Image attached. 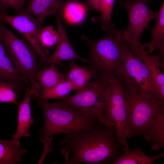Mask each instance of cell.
I'll use <instances>...</instances> for the list:
<instances>
[{
  "instance_id": "obj_1",
  "label": "cell",
  "mask_w": 164,
  "mask_h": 164,
  "mask_svg": "<svg viewBox=\"0 0 164 164\" xmlns=\"http://www.w3.org/2000/svg\"><path fill=\"white\" fill-rule=\"evenodd\" d=\"M114 126L104 125L69 137L59 144L69 149L72 157L69 164H110L121 154L123 146L116 141Z\"/></svg>"
},
{
  "instance_id": "obj_2",
  "label": "cell",
  "mask_w": 164,
  "mask_h": 164,
  "mask_svg": "<svg viewBox=\"0 0 164 164\" xmlns=\"http://www.w3.org/2000/svg\"><path fill=\"white\" fill-rule=\"evenodd\" d=\"M36 102L42 109L45 118L44 125L38 131L41 142L59 134L69 137L103 125L94 119L83 116L58 99L53 103L48 100Z\"/></svg>"
},
{
  "instance_id": "obj_3",
  "label": "cell",
  "mask_w": 164,
  "mask_h": 164,
  "mask_svg": "<svg viewBox=\"0 0 164 164\" xmlns=\"http://www.w3.org/2000/svg\"><path fill=\"white\" fill-rule=\"evenodd\" d=\"M81 38L89 48L86 58L88 67L98 76L115 75L121 66L124 57L121 31L114 28L104 37L95 40L84 35Z\"/></svg>"
},
{
  "instance_id": "obj_4",
  "label": "cell",
  "mask_w": 164,
  "mask_h": 164,
  "mask_svg": "<svg viewBox=\"0 0 164 164\" xmlns=\"http://www.w3.org/2000/svg\"><path fill=\"white\" fill-rule=\"evenodd\" d=\"M124 57L121 66L115 75L124 89L153 99H164L160 95L151 74L142 60L122 39Z\"/></svg>"
},
{
  "instance_id": "obj_5",
  "label": "cell",
  "mask_w": 164,
  "mask_h": 164,
  "mask_svg": "<svg viewBox=\"0 0 164 164\" xmlns=\"http://www.w3.org/2000/svg\"><path fill=\"white\" fill-rule=\"evenodd\" d=\"M0 37L17 72L27 80L37 97L40 90L36 74L41 70L38 55L23 39H20L0 22Z\"/></svg>"
},
{
  "instance_id": "obj_6",
  "label": "cell",
  "mask_w": 164,
  "mask_h": 164,
  "mask_svg": "<svg viewBox=\"0 0 164 164\" xmlns=\"http://www.w3.org/2000/svg\"><path fill=\"white\" fill-rule=\"evenodd\" d=\"M123 89L128 105L126 124L127 138L142 136L149 142L148 131L150 123L155 114L164 111V99L146 98Z\"/></svg>"
},
{
  "instance_id": "obj_7",
  "label": "cell",
  "mask_w": 164,
  "mask_h": 164,
  "mask_svg": "<svg viewBox=\"0 0 164 164\" xmlns=\"http://www.w3.org/2000/svg\"><path fill=\"white\" fill-rule=\"evenodd\" d=\"M94 79L76 94L58 100L83 116L94 119L102 125L115 126L114 124L106 117L104 112V79L97 75Z\"/></svg>"
},
{
  "instance_id": "obj_8",
  "label": "cell",
  "mask_w": 164,
  "mask_h": 164,
  "mask_svg": "<svg viewBox=\"0 0 164 164\" xmlns=\"http://www.w3.org/2000/svg\"><path fill=\"white\" fill-rule=\"evenodd\" d=\"M103 108L106 117L115 124L116 141L128 146L126 132L128 105L121 81L116 75L104 77Z\"/></svg>"
},
{
  "instance_id": "obj_9",
  "label": "cell",
  "mask_w": 164,
  "mask_h": 164,
  "mask_svg": "<svg viewBox=\"0 0 164 164\" xmlns=\"http://www.w3.org/2000/svg\"><path fill=\"white\" fill-rule=\"evenodd\" d=\"M147 0H118V2L127 11L128 23L127 27L121 31L122 38L130 46L132 50L142 47L140 38L149 23L157 18L158 12L151 10L147 4Z\"/></svg>"
},
{
  "instance_id": "obj_10",
  "label": "cell",
  "mask_w": 164,
  "mask_h": 164,
  "mask_svg": "<svg viewBox=\"0 0 164 164\" xmlns=\"http://www.w3.org/2000/svg\"><path fill=\"white\" fill-rule=\"evenodd\" d=\"M0 22L8 24L17 31L35 50L39 60L46 63L48 56L41 47L39 39L42 23L24 8L15 15L0 13Z\"/></svg>"
},
{
  "instance_id": "obj_11",
  "label": "cell",
  "mask_w": 164,
  "mask_h": 164,
  "mask_svg": "<svg viewBox=\"0 0 164 164\" xmlns=\"http://www.w3.org/2000/svg\"><path fill=\"white\" fill-rule=\"evenodd\" d=\"M55 17L59 39L55 50L50 56H48L46 63L57 64L63 61L74 60H79L86 63V58L79 55L72 46L59 15H56Z\"/></svg>"
},
{
  "instance_id": "obj_12",
  "label": "cell",
  "mask_w": 164,
  "mask_h": 164,
  "mask_svg": "<svg viewBox=\"0 0 164 164\" xmlns=\"http://www.w3.org/2000/svg\"><path fill=\"white\" fill-rule=\"evenodd\" d=\"M0 81L12 85L19 94L29 81L17 71L0 37Z\"/></svg>"
},
{
  "instance_id": "obj_13",
  "label": "cell",
  "mask_w": 164,
  "mask_h": 164,
  "mask_svg": "<svg viewBox=\"0 0 164 164\" xmlns=\"http://www.w3.org/2000/svg\"><path fill=\"white\" fill-rule=\"evenodd\" d=\"M158 12L157 21L152 28L148 26L146 28L151 35L150 41L147 43L142 44L145 52L151 54L154 51L155 55L160 61L164 63V1Z\"/></svg>"
},
{
  "instance_id": "obj_14",
  "label": "cell",
  "mask_w": 164,
  "mask_h": 164,
  "mask_svg": "<svg viewBox=\"0 0 164 164\" xmlns=\"http://www.w3.org/2000/svg\"><path fill=\"white\" fill-rule=\"evenodd\" d=\"M34 95L31 87H27L23 99L17 105V125L16 132L12 136L14 139L18 140L22 137H28L30 135L29 130L34 122L31 116L30 101L32 96Z\"/></svg>"
},
{
  "instance_id": "obj_15",
  "label": "cell",
  "mask_w": 164,
  "mask_h": 164,
  "mask_svg": "<svg viewBox=\"0 0 164 164\" xmlns=\"http://www.w3.org/2000/svg\"><path fill=\"white\" fill-rule=\"evenodd\" d=\"M88 10L84 3L77 0H69L64 2L59 16L68 25L77 26L85 22Z\"/></svg>"
},
{
  "instance_id": "obj_16",
  "label": "cell",
  "mask_w": 164,
  "mask_h": 164,
  "mask_svg": "<svg viewBox=\"0 0 164 164\" xmlns=\"http://www.w3.org/2000/svg\"><path fill=\"white\" fill-rule=\"evenodd\" d=\"M64 2L62 0H30L26 10L43 23L48 15H59Z\"/></svg>"
},
{
  "instance_id": "obj_17",
  "label": "cell",
  "mask_w": 164,
  "mask_h": 164,
  "mask_svg": "<svg viewBox=\"0 0 164 164\" xmlns=\"http://www.w3.org/2000/svg\"><path fill=\"white\" fill-rule=\"evenodd\" d=\"M133 51L147 66L160 95L164 98V74L160 70V68L164 69V63L160 61L155 54L146 53L143 47Z\"/></svg>"
},
{
  "instance_id": "obj_18",
  "label": "cell",
  "mask_w": 164,
  "mask_h": 164,
  "mask_svg": "<svg viewBox=\"0 0 164 164\" xmlns=\"http://www.w3.org/2000/svg\"><path fill=\"white\" fill-rule=\"evenodd\" d=\"M121 153L110 164H152L154 161L164 156V153L149 156L139 147L130 149L128 146H123Z\"/></svg>"
},
{
  "instance_id": "obj_19",
  "label": "cell",
  "mask_w": 164,
  "mask_h": 164,
  "mask_svg": "<svg viewBox=\"0 0 164 164\" xmlns=\"http://www.w3.org/2000/svg\"><path fill=\"white\" fill-rule=\"evenodd\" d=\"M69 70L65 75L66 79L72 84L77 92L84 88L92 78L97 75L94 71L90 70L87 65L81 66L71 61L69 63Z\"/></svg>"
},
{
  "instance_id": "obj_20",
  "label": "cell",
  "mask_w": 164,
  "mask_h": 164,
  "mask_svg": "<svg viewBox=\"0 0 164 164\" xmlns=\"http://www.w3.org/2000/svg\"><path fill=\"white\" fill-rule=\"evenodd\" d=\"M27 152L20 146V139H0V164H15L21 162L22 156Z\"/></svg>"
},
{
  "instance_id": "obj_21",
  "label": "cell",
  "mask_w": 164,
  "mask_h": 164,
  "mask_svg": "<svg viewBox=\"0 0 164 164\" xmlns=\"http://www.w3.org/2000/svg\"><path fill=\"white\" fill-rule=\"evenodd\" d=\"M148 136L151 151L164 148V111L155 114L150 124Z\"/></svg>"
},
{
  "instance_id": "obj_22",
  "label": "cell",
  "mask_w": 164,
  "mask_h": 164,
  "mask_svg": "<svg viewBox=\"0 0 164 164\" xmlns=\"http://www.w3.org/2000/svg\"><path fill=\"white\" fill-rule=\"evenodd\" d=\"M35 77L39 83L40 90L52 88L66 80L65 75L53 63L43 70H40Z\"/></svg>"
},
{
  "instance_id": "obj_23",
  "label": "cell",
  "mask_w": 164,
  "mask_h": 164,
  "mask_svg": "<svg viewBox=\"0 0 164 164\" xmlns=\"http://www.w3.org/2000/svg\"><path fill=\"white\" fill-rule=\"evenodd\" d=\"M73 90L72 84L66 79L52 88L41 89L36 97V101L61 99L68 96Z\"/></svg>"
},
{
  "instance_id": "obj_24",
  "label": "cell",
  "mask_w": 164,
  "mask_h": 164,
  "mask_svg": "<svg viewBox=\"0 0 164 164\" xmlns=\"http://www.w3.org/2000/svg\"><path fill=\"white\" fill-rule=\"evenodd\" d=\"M59 38L57 31L54 29L53 25L43 27L39 35V41L42 48H52L56 44Z\"/></svg>"
},
{
  "instance_id": "obj_25",
  "label": "cell",
  "mask_w": 164,
  "mask_h": 164,
  "mask_svg": "<svg viewBox=\"0 0 164 164\" xmlns=\"http://www.w3.org/2000/svg\"><path fill=\"white\" fill-rule=\"evenodd\" d=\"M19 94L10 84L5 81H0V103H11L17 105Z\"/></svg>"
},
{
  "instance_id": "obj_26",
  "label": "cell",
  "mask_w": 164,
  "mask_h": 164,
  "mask_svg": "<svg viewBox=\"0 0 164 164\" xmlns=\"http://www.w3.org/2000/svg\"><path fill=\"white\" fill-rule=\"evenodd\" d=\"M115 0H85L84 2L88 10L100 13H107L113 9Z\"/></svg>"
},
{
  "instance_id": "obj_27",
  "label": "cell",
  "mask_w": 164,
  "mask_h": 164,
  "mask_svg": "<svg viewBox=\"0 0 164 164\" xmlns=\"http://www.w3.org/2000/svg\"><path fill=\"white\" fill-rule=\"evenodd\" d=\"M25 0H0V13H5L7 9L12 8L17 12L23 8Z\"/></svg>"
},
{
  "instance_id": "obj_28",
  "label": "cell",
  "mask_w": 164,
  "mask_h": 164,
  "mask_svg": "<svg viewBox=\"0 0 164 164\" xmlns=\"http://www.w3.org/2000/svg\"><path fill=\"white\" fill-rule=\"evenodd\" d=\"M53 137L47 138L43 139L42 142L44 145V151L42 156V160H43L45 157L49 152L52 151L51 148V143Z\"/></svg>"
},
{
  "instance_id": "obj_29",
  "label": "cell",
  "mask_w": 164,
  "mask_h": 164,
  "mask_svg": "<svg viewBox=\"0 0 164 164\" xmlns=\"http://www.w3.org/2000/svg\"><path fill=\"white\" fill-rule=\"evenodd\" d=\"M60 151L61 153L64 156L65 158V160L64 164H69L70 160L69 159V155L70 152V150L64 146L63 147L60 148Z\"/></svg>"
}]
</instances>
